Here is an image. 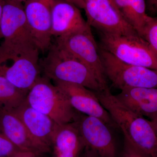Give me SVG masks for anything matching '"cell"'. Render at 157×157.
I'll list each match as a JSON object with an SVG mask.
<instances>
[{
  "label": "cell",
  "mask_w": 157,
  "mask_h": 157,
  "mask_svg": "<svg viewBox=\"0 0 157 157\" xmlns=\"http://www.w3.org/2000/svg\"><path fill=\"white\" fill-rule=\"evenodd\" d=\"M87 21L99 33L135 35L138 34L124 18L112 0H83Z\"/></svg>",
  "instance_id": "9"
},
{
  "label": "cell",
  "mask_w": 157,
  "mask_h": 157,
  "mask_svg": "<svg viewBox=\"0 0 157 157\" xmlns=\"http://www.w3.org/2000/svg\"><path fill=\"white\" fill-rule=\"evenodd\" d=\"M80 157H85L84 156V155H83L82 154L81 156H80Z\"/></svg>",
  "instance_id": "31"
},
{
  "label": "cell",
  "mask_w": 157,
  "mask_h": 157,
  "mask_svg": "<svg viewBox=\"0 0 157 157\" xmlns=\"http://www.w3.org/2000/svg\"><path fill=\"white\" fill-rule=\"evenodd\" d=\"M46 56L40 60L44 76L53 82L81 85L94 92L102 88L91 70L76 57L57 45H52Z\"/></svg>",
  "instance_id": "2"
},
{
  "label": "cell",
  "mask_w": 157,
  "mask_h": 157,
  "mask_svg": "<svg viewBox=\"0 0 157 157\" xmlns=\"http://www.w3.org/2000/svg\"><path fill=\"white\" fill-rule=\"evenodd\" d=\"M65 1L72 3L79 9H83L84 8V3L83 0H65Z\"/></svg>",
  "instance_id": "24"
},
{
  "label": "cell",
  "mask_w": 157,
  "mask_h": 157,
  "mask_svg": "<svg viewBox=\"0 0 157 157\" xmlns=\"http://www.w3.org/2000/svg\"><path fill=\"white\" fill-rule=\"evenodd\" d=\"M20 150L0 132V157H14Z\"/></svg>",
  "instance_id": "21"
},
{
  "label": "cell",
  "mask_w": 157,
  "mask_h": 157,
  "mask_svg": "<svg viewBox=\"0 0 157 157\" xmlns=\"http://www.w3.org/2000/svg\"><path fill=\"white\" fill-rule=\"evenodd\" d=\"M152 1V0H148L149 4V3H150Z\"/></svg>",
  "instance_id": "30"
},
{
  "label": "cell",
  "mask_w": 157,
  "mask_h": 157,
  "mask_svg": "<svg viewBox=\"0 0 157 157\" xmlns=\"http://www.w3.org/2000/svg\"><path fill=\"white\" fill-rule=\"evenodd\" d=\"M151 122L155 131L157 135V118L153 121H150Z\"/></svg>",
  "instance_id": "28"
},
{
  "label": "cell",
  "mask_w": 157,
  "mask_h": 157,
  "mask_svg": "<svg viewBox=\"0 0 157 157\" xmlns=\"http://www.w3.org/2000/svg\"><path fill=\"white\" fill-rule=\"evenodd\" d=\"M129 2L134 18V29L142 37L144 28L151 17L146 13L145 0H129Z\"/></svg>",
  "instance_id": "19"
},
{
  "label": "cell",
  "mask_w": 157,
  "mask_h": 157,
  "mask_svg": "<svg viewBox=\"0 0 157 157\" xmlns=\"http://www.w3.org/2000/svg\"><path fill=\"white\" fill-rule=\"evenodd\" d=\"M154 157H157V155H156Z\"/></svg>",
  "instance_id": "32"
},
{
  "label": "cell",
  "mask_w": 157,
  "mask_h": 157,
  "mask_svg": "<svg viewBox=\"0 0 157 157\" xmlns=\"http://www.w3.org/2000/svg\"><path fill=\"white\" fill-rule=\"evenodd\" d=\"M101 48L122 61L157 70V53L151 45L135 35L100 33Z\"/></svg>",
  "instance_id": "5"
},
{
  "label": "cell",
  "mask_w": 157,
  "mask_h": 157,
  "mask_svg": "<svg viewBox=\"0 0 157 157\" xmlns=\"http://www.w3.org/2000/svg\"><path fill=\"white\" fill-rule=\"evenodd\" d=\"M56 43L91 70L103 91L109 89L100 56L99 46L88 24L83 28L56 38Z\"/></svg>",
  "instance_id": "7"
},
{
  "label": "cell",
  "mask_w": 157,
  "mask_h": 157,
  "mask_svg": "<svg viewBox=\"0 0 157 157\" xmlns=\"http://www.w3.org/2000/svg\"><path fill=\"white\" fill-rule=\"evenodd\" d=\"M39 51L36 49L25 52L7 59L0 64V76L28 92L40 76Z\"/></svg>",
  "instance_id": "10"
},
{
  "label": "cell",
  "mask_w": 157,
  "mask_h": 157,
  "mask_svg": "<svg viewBox=\"0 0 157 157\" xmlns=\"http://www.w3.org/2000/svg\"><path fill=\"white\" fill-rule=\"evenodd\" d=\"M150 6L151 7V10L157 12V0H152L149 3Z\"/></svg>",
  "instance_id": "27"
},
{
  "label": "cell",
  "mask_w": 157,
  "mask_h": 157,
  "mask_svg": "<svg viewBox=\"0 0 157 157\" xmlns=\"http://www.w3.org/2000/svg\"><path fill=\"white\" fill-rule=\"evenodd\" d=\"M14 157H38L36 155L29 152L19 151Z\"/></svg>",
  "instance_id": "25"
},
{
  "label": "cell",
  "mask_w": 157,
  "mask_h": 157,
  "mask_svg": "<svg viewBox=\"0 0 157 157\" xmlns=\"http://www.w3.org/2000/svg\"><path fill=\"white\" fill-rule=\"evenodd\" d=\"M88 25L79 8L65 0H54L52 9V35L56 38Z\"/></svg>",
  "instance_id": "15"
},
{
  "label": "cell",
  "mask_w": 157,
  "mask_h": 157,
  "mask_svg": "<svg viewBox=\"0 0 157 157\" xmlns=\"http://www.w3.org/2000/svg\"><path fill=\"white\" fill-rule=\"evenodd\" d=\"M99 52L107 79L114 87L157 88V70L124 63L100 46Z\"/></svg>",
  "instance_id": "6"
},
{
  "label": "cell",
  "mask_w": 157,
  "mask_h": 157,
  "mask_svg": "<svg viewBox=\"0 0 157 157\" xmlns=\"http://www.w3.org/2000/svg\"><path fill=\"white\" fill-rule=\"evenodd\" d=\"M16 2H19L22 3V2H25L27 0H14Z\"/></svg>",
  "instance_id": "29"
},
{
  "label": "cell",
  "mask_w": 157,
  "mask_h": 157,
  "mask_svg": "<svg viewBox=\"0 0 157 157\" xmlns=\"http://www.w3.org/2000/svg\"><path fill=\"white\" fill-rule=\"evenodd\" d=\"M135 112L153 121L157 118V88H131L115 95Z\"/></svg>",
  "instance_id": "16"
},
{
  "label": "cell",
  "mask_w": 157,
  "mask_h": 157,
  "mask_svg": "<svg viewBox=\"0 0 157 157\" xmlns=\"http://www.w3.org/2000/svg\"><path fill=\"white\" fill-rule=\"evenodd\" d=\"M122 157H147L135 147L132 144L124 139Z\"/></svg>",
  "instance_id": "23"
},
{
  "label": "cell",
  "mask_w": 157,
  "mask_h": 157,
  "mask_svg": "<svg viewBox=\"0 0 157 157\" xmlns=\"http://www.w3.org/2000/svg\"><path fill=\"white\" fill-rule=\"evenodd\" d=\"M142 38L151 45L157 53V16L151 17L144 30Z\"/></svg>",
  "instance_id": "20"
},
{
  "label": "cell",
  "mask_w": 157,
  "mask_h": 157,
  "mask_svg": "<svg viewBox=\"0 0 157 157\" xmlns=\"http://www.w3.org/2000/svg\"><path fill=\"white\" fill-rule=\"evenodd\" d=\"M0 132L21 151L32 153L38 157L50 151V147L32 137L13 110L0 111Z\"/></svg>",
  "instance_id": "13"
},
{
  "label": "cell",
  "mask_w": 157,
  "mask_h": 157,
  "mask_svg": "<svg viewBox=\"0 0 157 157\" xmlns=\"http://www.w3.org/2000/svg\"><path fill=\"white\" fill-rule=\"evenodd\" d=\"M54 82L61 90L72 107L77 112L98 118L110 127H117L109 113L102 106L95 92L81 85L63 82Z\"/></svg>",
  "instance_id": "12"
},
{
  "label": "cell",
  "mask_w": 157,
  "mask_h": 157,
  "mask_svg": "<svg viewBox=\"0 0 157 157\" xmlns=\"http://www.w3.org/2000/svg\"><path fill=\"white\" fill-rule=\"evenodd\" d=\"M54 0H27L24 5L27 22L40 51L52 45V9Z\"/></svg>",
  "instance_id": "11"
},
{
  "label": "cell",
  "mask_w": 157,
  "mask_h": 157,
  "mask_svg": "<svg viewBox=\"0 0 157 157\" xmlns=\"http://www.w3.org/2000/svg\"><path fill=\"white\" fill-rule=\"evenodd\" d=\"M95 93L103 107L109 113L124 139L147 157L157 155V135L150 121L124 105L109 90Z\"/></svg>",
  "instance_id": "1"
},
{
  "label": "cell",
  "mask_w": 157,
  "mask_h": 157,
  "mask_svg": "<svg viewBox=\"0 0 157 157\" xmlns=\"http://www.w3.org/2000/svg\"><path fill=\"white\" fill-rule=\"evenodd\" d=\"M26 100L32 107L48 115L58 125L73 122L78 113L61 90L44 76L38 78Z\"/></svg>",
  "instance_id": "4"
},
{
  "label": "cell",
  "mask_w": 157,
  "mask_h": 157,
  "mask_svg": "<svg viewBox=\"0 0 157 157\" xmlns=\"http://www.w3.org/2000/svg\"><path fill=\"white\" fill-rule=\"evenodd\" d=\"M112 1L124 18L134 28V18L130 9L129 0H112Z\"/></svg>",
  "instance_id": "22"
},
{
  "label": "cell",
  "mask_w": 157,
  "mask_h": 157,
  "mask_svg": "<svg viewBox=\"0 0 157 157\" xmlns=\"http://www.w3.org/2000/svg\"><path fill=\"white\" fill-rule=\"evenodd\" d=\"M52 157H80L84 146L74 122L57 125L52 137Z\"/></svg>",
  "instance_id": "17"
},
{
  "label": "cell",
  "mask_w": 157,
  "mask_h": 157,
  "mask_svg": "<svg viewBox=\"0 0 157 157\" xmlns=\"http://www.w3.org/2000/svg\"><path fill=\"white\" fill-rule=\"evenodd\" d=\"M13 110L35 140L51 147L52 137L58 125L51 118L32 107L26 99Z\"/></svg>",
  "instance_id": "14"
},
{
  "label": "cell",
  "mask_w": 157,
  "mask_h": 157,
  "mask_svg": "<svg viewBox=\"0 0 157 157\" xmlns=\"http://www.w3.org/2000/svg\"><path fill=\"white\" fill-rule=\"evenodd\" d=\"M28 93L0 76V111L15 109L25 100Z\"/></svg>",
  "instance_id": "18"
},
{
  "label": "cell",
  "mask_w": 157,
  "mask_h": 157,
  "mask_svg": "<svg viewBox=\"0 0 157 157\" xmlns=\"http://www.w3.org/2000/svg\"><path fill=\"white\" fill-rule=\"evenodd\" d=\"M0 61L16 54L38 48L29 28L22 3L4 0L1 23Z\"/></svg>",
  "instance_id": "3"
},
{
  "label": "cell",
  "mask_w": 157,
  "mask_h": 157,
  "mask_svg": "<svg viewBox=\"0 0 157 157\" xmlns=\"http://www.w3.org/2000/svg\"><path fill=\"white\" fill-rule=\"evenodd\" d=\"M73 122L84 144L85 157H117L114 136L110 127L104 121L78 112Z\"/></svg>",
  "instance_id": "8"
},
{
  "label": "cell",
  "mask_w": 157,
  "mask_h": 157,
  "mask_svg": "<svg viewBox=\"0 0 157 157\" xmlns=\"http://www.w3.org/2000/svg\"><path fill=\"white\" fill-rule=\"evenodd\" d=\"M4 0H0V39H2V34L1 33V23L2 20V14L3 5Z\"/></svg>",
  "instance_id": "26"
}]
</instances>
